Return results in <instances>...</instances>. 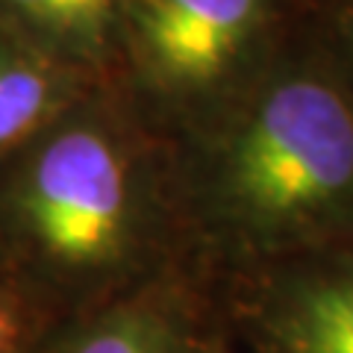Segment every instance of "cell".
Wrapping results in <instances>:
<instances>
[{"label":"cell","instance_id":"obj_1","mask_svg":"<svg viewBox=\"0 0 353 353\" xmlns=\"http://www.w3.org/2000/svg\"><path fill=\"white\" fill-rule=\"evenodd\" d=\"M185 268L168 141L101 83L0 159V285L48 327Z\"/></svg>","mask_w":353,"mask_h":353},{"label":"cell","instance_id":"obj_2","mask_svg":"<svg viewBox=\"0 0 353 353\" xmlns=\"http://www.w3.org/2000/svg\"><path fill=\"white\" fill-rule=\"evenodd\" d=\"M168 157L185 268L209 292L353 239V92L306 27Z\"/></svg>","mask_w":353,"mask_h":353},{"label":"cell","instance_id":"obj_3","mask_svg":"<svg viewBox=\"0 0 353 353\" xmlns=\"http://www.w3.org/2000/svg\"><path fill=\"white\" fill-rule=\"evenodd\" d=\"M312 0H124L112 85L171 141L218 115L301 36Z\"/></svg>","mask_w":353,"mask_h":353},{"label":"cell","instance_id":"obj_4","mask_svg":"<svg viewBox=\"0 0 353 353\" xmlns=\"http://www.w3.org/2000/svg\"><path fill=\"white\" fill-rule=\"evenodd\" d=\"M209 294L250 353H353V239L265 265Z\"/></svg>","mask_w":353,"mask_h":353},{"label":"cell","instance_id":"obj_5","mask_svg":"<svg viewBox=\"0 0 353 353\" xmlns=\"http://www.w3.org/2000/svg\"><path fill=\"white\" fill-rule=\"evenodd\" d=\"M212 309V294L192 274H174L94 312L48 327L30 353H183Z\"/></svg>","mask_w":353,"mask_h":353},{"label":"cell","instance_id":"obj_6","mask_svg":"<svg viewBox=\"0 0 353 353\" xmlns=\"http://www.w3.org/2000/svg\"><path fill=\"white\" fill-rule=\"evenodd\" d=\"M124 0H0V24L92 83H112Z\"/></svg>","mask_w":353,"mask_h":353},{"label":"cell","instance_id":"obj_7","mask_svg":"<svg viewBox=\"0 0 353 353\" xmlns=\"http://www.w3.org/2000/svg\"><path fill=\"white\" fill-rule=\"evenodd\" d=\"M92 83L0 24V159L59 118Z\"/></svg>","mask_w":353,"mask_h":353},{"label":"cell","instance_id":"obj_8","mask_svg":"<svg viewBox=\"0 0 353 353\" xmlns=\"http://www.w3.org/2000/svg\"><path fill=\"white\" fill-rule=\"evenodd\" d=\"M306 30L353 92V0H312Z\"/></svg>","mask_w":353,"mask_h":353},{"label":"cell","instance_id":"obj_9","mask_svg":"<svg viewBox=\"0 0 353 353\" xmlns=\"http://www.w3.org/2000/svg\"><path fill=\"white\" fill-rule=\"evenodd\" d=\"M48 324L32 309L0 285V353H30Z\"/></svg>","mask_w":353,"mask_h":353},{"label":"cell","instance_id":"obj_10","mask_svg":"<svg viewBox=\"0 0 353 353\" xmlns=\"http://www.w3.org/2000/svg\"><path fill=\"white\" fill-rule=\"evenodd\" d=\"M183 353H233V336H230V330L221 321L215 303L203 315V321L194 327Z\"/></svg>","mask_w":353,"mask_h":353}]
</instances>
